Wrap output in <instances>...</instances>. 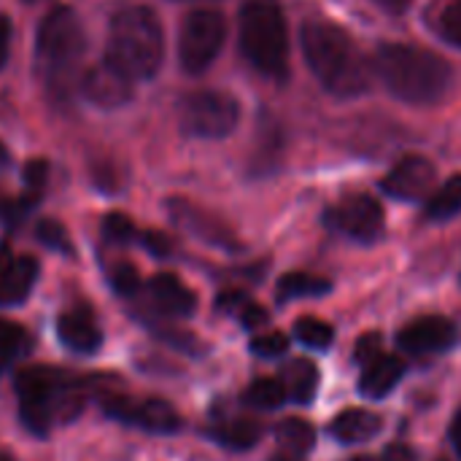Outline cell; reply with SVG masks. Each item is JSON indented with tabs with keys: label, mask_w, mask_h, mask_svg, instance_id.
<instances>
[{
	"label": "cell",
	"mask_w": 461,
	"mask_h": 461,
	"mask_svg": "<svg viewBox=\"0 0 461 461\" xmlns=\"http://www.w3.org/2000/svg\"><path fill=\"white\" fill-rule=\"evenodd\" d=\"M303 456H294V454H278V456H273V461H300Z\"/></svg>",
	"instance_id": "obj_41"
},
{
	"label": "cell",
	"mask_w": 461,
	"mask_h": 461,
	"mask_svg": "<svg viewBox=\"0 0 461 461\" xmlns=\"http://www.w3.org/2000/svg\"><path fill=\"white\" fill-rule=\"evenodd\" d=\"M461 213V173H454L435 194H429L424 205V216L429 221H448Z\"/></svg>",
	"instance_id": "obj_22"
},
{
	"label": "cell",
	"mask_w": 461,
	"mask_h": 461,
	"mask_svg": "<svg viewBox=\"0 0 461 461\" xmlns=\"http://www.w3.org/2000/svg\"><path fill=\"white\" fill-rule=\"evenodd\" d=\"M451 443H454V448H456V454H459L461 459V408L456 411L454 421H451Z\"/></svg>",
	"instance_id": "obj_40"
},
{
	"label": "cell",
	"mask_w": 461,
	"mask_h": 461,
	"mask_svg": "<svg viewBox=\"0 0 461 461\" xmlns=\"http://www.w3.org/2000/svg\"><path fill=\"white\" fill-rule=\"evenodd\" d=\"M140 243H143L151 254H157V257H167V254H170V238H165L162 232H143V235H140Z\"/></svg>",
	"instance_id": "obj_36"
},
{
	"label": "cell",
	"mask_w": 461,
	"mask_h": 461,
	"mask_svg": "<svg viewBox=\"0 0 461 461\" xmlns=\"http://www.w3.org/2000/svg\"><path fill=\"white\" fill-rule=\"evenodd\" d=\"M284 386H286V394H289L292 402L311 405L316 392H319V367H316V362H311L305 357L292 359L284 367Z\"/></svg>",
	"instance_id": "obj_20"
},
{
	"label": "cell",
	"mask_w": 461,
	"mask_h": 461,
	"mask_svg": "<svg viewBox=\"0 0 461 461\" xmlns=\"http://www.w3.org/2000/svg\"><path fill=\"white\" fill-rule=\"evenodd\" d=\"M332 292V281L313 276V273H286L278 281V300H305V297H321Z\"/></svg>",
	"instance_id": "obj_23"
},
{
	"label": "cell",
	"mask_w": 461,
	"mask_h": 461,
	"mask_svg": "<svg viewBox=\"0 0 461 461\" xmlns=\"http://www.w3.org/2000/svg\"><path fill=\"white\" fill-rule=\"evenodd\" d=\"M57 338L76 354H95L103 346V332L89 308H70L59 313Z\"/></svg>",
	"instance_id": "obj_15"
},
{
	"label": "cell",
	"mask_w": 461,
	"mask_h": 461,
	"mask_svg": "<svg viewBox=\"0 0 461 461\" xmlns=\"http://www.w3.org/2000/svg\"><path fill=\"white\" fill-rule=\"evenodd\" d=\"M111 286L116 289V294L122 297H132L138 289H140V276L132 265L122 262L111 270Z\"/></svg>",
	"instance_id": "obj_32"
},
{
	"label": "cell",
	"mask_w": 461,
	"mask_h": 461,
	"mask_svg": "<svg viewBox=\"0 0 461 461\" xmlns=\"http://www.w3.org/2000/svg\"><path fill=\"white\" fill-rule=\"evenodd\" d=\"M19 416L32 435H49L54 424L73 421L84 408V384L78 375L32 365L16 373Z\"/></svg>",
	"instance_id": "obj_3"
},
{
	"label": "cell",
	"mask_w": 461,
	"mask_h": 461,
	"mask_svg": "<svg viewBox=\"0 0 461 461\" xmlns=\"http://www.w3.org/2000/svg\"><path fill=\"white\" fill-rule=\"evenodd\" d=\"M327 221L338 232L359 243H373L384 235L386 216H384V205L373 194L357 192V194H346L343 200H338L327 211Z\"/></svg>",
	"instance_id": "obj_10"
},
{
	"label": "cell",
	"mask_w": 461,
	"mask_h": 461,
	"mask_svg": "<svg viewBox=\"0 0 461 461\" xmlns=\"http://www.w3.org/2000/svg\"><path fill=\"white\" fill-rule=\"evenodd\" d=\"M8 49H11V22L5 14H0V68L8 59Z\"/></svg>",
	"instance_id": "obj_38"
},
{
	"label": "cell",
	"mask_w": 461,
	"mask_h": 461,
	"mask_svg": "<svg viewBox=\"0 0 461 461\" xmlns=\"http://www.w3.org/2000/svg\"><path fill=\"white\" fill-rule=\"evenodd\" d=\"M149 297H151V305L165 313V316H178V319H186L194 313L197 308V297L194 292L173 273H159L149 281Z\"/></svg>",
	"instance_id": "obj_16"
},
{
	"label": "cell",
	"mask_w": 461,
	"mask_h": 461,
	"mask_svg": "<svg viewBox=\"0 0 461 461\" xmlns=\"http://www.w3.org/2000/svg\"><path fill=\"white\" fill-rule=\"evenodd\" d=\"M303 51L319 84L335 97H359L370 89L373 68L346 27L330 19L305 22Z\"/></svg>",
	"instance_id": "obj_1"
},
{
	"label": "cell",
	"mask_w": 461,
	"mask_h": 461,
	"mask_svg": "<svg viewBox=\"0 0 461 461\" xmlns=\"http://www.w3.org/2000/svg\"><path fill=\"white\" fill-rule=\"evenodd\" d=\"M238 319H240V324L246 327V330H257V327H265L267 324V319H270V313L262 308V305H257L254 300H246L240 308H238V313H235Z\"/></svg>",
	"instance_id": "obj_34"
},
{
	"label": "cell",
	"mask_w": 461,
	"mask_h": 461,
	"mask_svg": "<svg viewBox=\"0 0 461 461\" xmlns=\"http://www.w3.org/2000/svg\"><path fill=\"white\" fill-rule=\"evenodd\" d=\"M384 338H381V332H365L359 340H357V346H354V362L359 365V367H365V365H370L373 359H378L384 351Z\"/></svg>",
	"instance_id": "obj_33"
},
{
	"label": "cell",
	"mask_w": 461,
	"mask_h": 461,
	"mask_svg": "<svg viewBox=\"0 0 461 461\" xmlns=\"http://www.w3.org/2000/svg\"><path fill=\"white\" fill-rule=\"evenodd\" d=\"M108 59L132 78H151L165 57V32L159 16L146 5H127L111 19Z\"/></svg>",
	"instance_id": "obj_4"
},
{
	"label": "cell",
	"mask_w": 461,
	"mask_h": 461,
	"mask_svg": "<svg viewBox=\"0 0 461 461\" xmlns=\"http://www.w3.org/2000/svg\"><path fill=\"white\" fill-rule=\"evenodd\" d=\"M456 343V327L446 316H421L405 324L397 335V346L405 354L424 357V354H438L446 351Z\"/></svg>",
	"instance_id": "obj_12"
},
{
	"label": "cell",
	"mask_w": 461,
	"mask_h": 461,
	"mask_svg": "<svg viewBox=\"0 0 461 461\" xmlns=\"http://www.w3.org/2000/svg\"><path fill=\"white\" fill-rule=\"evenodd\" d=\"M373 68L384 86L411 105L440 103L454 81V70L440 54L413 43H381Z\"/></svg>",
	"instance_id": "obj_2"
},
{
	"label": "cell",
	"mask_w": 461,
	"mask_h": 461,
	"mask_svg": "<svg viewBox=\"0 0 461 461\" xmlns=\"http://www.w3.org/2000/svg\"><path fill=\"white\" fill-rule=\"evenodd\" d=\"M30 351V335L24 327L0 319V373L8 370L19 357H24Z\"/></svg>",
	"instance_id": "obj_26"
},
{
	"label": "cell",
	"mask_w": 461,
	"mask_h": 461,
	"mask_svg": "<svg viewBox=\"0 0 461 461\" xmlns=\"http://www.w3.org/2000/svg\"><path fill=\"white\" fill-rule=\"evenodd\" d=\"M167 208L173 211V219L181 227H186L189 232H194L197 238H203L213 246H221V249H238L235 235L211 213H203L200 208H194L192 203H184V200H173V203H167Z\"/></svg>",
	"instance_id": "obj_17"
},
{
	"label": "cell",
	"mask_w": 461,
	"mask_h": 461,
	"mask_svg": "<svg viewBox=\"0 0 461 461\" xmlns=\"http://www.w3.org/2000/svg\"><path fill=\"white\" fill-rule=\"evenodd\" d=\"M294 338L308 348L327 351L335 343V330H332V324H327L316 316H303L294 321Z\"/></svg>",
	"instance_id": "obj_28"
},
{
	"label": "cell",
	"mask_w": 461,
	"mask_h": 461,
	"mask_svg": "<svg viewBox=\"0 0 461 461\" xmlns=\"http://www.w3.org/2000/svg\"><path fill=\"white\" fill-rule=\"evenodd\" d=\"M381 461H416V454H413V448H408L402 443H394L381 454Z\"/></svg>",
	"instance_id": "obj_37"
},
{
	"label": "cell",
	"mask_w": 461,
	"mask_h": 461,
	"mask_svg": "<svg viewBox=\"0 0 461 461\" xmlns=\"http://www.w3.org/2000/svg\"><path fill=\"white\" fill-rule=\"evenodd\" d=\"M181 124L197 138H227L240 122V105L232 95L219 89L192 92L181 100Z\"/></svg>",
	"instance_id": "obj_8"
},
{
	"label": "cell",
	"mask_w": 461,
	"mask_h": 461,
	"mask_svg": "<svg viewBox=\"0 0 461 461\" xmlns=\"http://www.w3.org/2000/svg\"><path fill=\"white\" fill-rule=\"evenodd\" d=\"M227 38V19L213 8H197L186 14L178 35V59L181 68L192 76L205 73L219 57Z\"/></svg>",
	"instance_id": "obj_7"
},
{
	"label": "cell",
	"mask_w": 461,
	"mask_h": 461,
	"mask_svg": "<svg viewBox=\"0 0 461 461\" xmlns=\"http://www.w3.org/2000/svg\"><path fill=\"white\" fill-rule=\"evenodd\" d=\"M276 435H278V443L286 448V454H294V456H305L316 446V429L311 427V421L297 419V416L284 419L278 424Z\"/></svg>",
	"instance_id": "obj_25"
},
{
	"label": "cell",
	"mask_w": 461,
	"mask_h": 461,
	"mask_svg": "<svg viewBox=\"0 0 461 461\" xmlns=\"http://www.w3.org/2000/svg\"><path fill=\"white\" fill-rule=\"evenodd\" d=\"M35 235L43 246H49L51 251H62V254H73V243L68 238V230L59 221L51 219H41L35 227Z\"/></svg>",
	"instance_id": "obj_29"
},
{
	"label": "cell",
	"mask_w": 461,
	"mask_h": 461,
	"mask_svg": "<svg viewBox=\"0 0 461 461\" xmlns=\"http://www.w3.org/2000/svg\"><path fill=\"white\" fill-rule=\"evenodd\" d=\"M213 440L227 446V448H235V451H246V448H254L262 429L257 421L251 419H230V421H221L213 432Z\"/></svg>",
	"instance_id": "obj_24"
},
{
	"label": "cell",
	"mask_w": 461,
	"mask_h": 461,
	"mask_svg": "<svg viewBox=\"0 0 461 461\" xmlns=\"http://www.w3.org/2000/svg\"><path fill=\"white\" fill-rule=\"evenodd\" d=\"M424 19L438 38L461 49V0H432Z\"/></svg>",
	"instance_id": "obj_21"
},
{
	"label": "cell",
	"mask_w": 461,
	"mask_h": 461,
	"mask_svg": "<svg viewBox=\"0 0 461 461\" xmlns=\"http://www.w3.org/2000/svg\"><path fill=\"white\" fill-rule=\"evenodd\" d=\"M35 54L43 76L51 84H65L68 73L84 54V27L73 8L57 5L43 16L35 38Z\"/></svg>",
	"instance_id": "obj_6"
},
{
	"label": "cell",
	"mask_w": 461,
	"mask_h": 461,
	"mask_svg": "<svg viewBox=\"0 0 461 461\" xmlns=\"http://www.w3.org/2000/svg\"><path fill=\"white\" fill-rule=\"evenodd\" d=\"M46 170H49V165H46L43 159L27 162V167H24V184H27V189H30L32 197L41 194V189H43V184H46Z\"/></svg>",
	"instance_id": "obj_35"
},
{
	"label": "cell",
	"mask_w": 461,
	"mask_h": 461,
	"mask_svg": "<svg viewBox=\"0 0 461 461\" xmlns=\"http://www.w3.org/2000/svg\"><path fill=\"white\" fill-rule=\"evenodd\" d=\"M435 184V165L421 154L402 157L381 181V189L400 200H421Z\"/></svg>",
	"instance_id": "obj_13"
},
{
	"label": "cell",
	"mask_w": 461,
	"mask_h": 461,
	"mask_svg": "<svg viewBox=\"0 0 461 461\" xmlns=\"http://www.w3.org/2000/svg\"><path fill=\"white\" fill-rule=\"evenodd\" d=\"M38 278V262L24 254L0 249V305H19L27 300Z\"/></svg>",
	"instance_id": "obj_14"
},
{
	"label": "cell",
	"mask_w": 461,
	"mask_h": 461,
	"mask_svg": "<svg viewBox=\"0 0 461 461\" xmlns=\"http://www.w3.org/2000/svg\"><path fill=\"white\" fill-rule=\"evenodd\" d=\"M27 3H35V0H27Z\"/></svg>",
	"instance_id": "obj_45"
},
{
	"label": "cell",
	"mask_w": 461,
	"mask_h": 461,
	"mask_svg": "<svg viewBox=\"0 0 461 461\" xmlns=\"http://www.w3.org/2000/svg\"><path fill=\"white\" fill-rule=\"evenodd\" d=\"M0 461H14V459H11V456H8L5 451H0Z\"/></svg>",
	"instance_id": "obj_44"
},
{
	"label": "cell",
	"mask_w": 461,
	"mask_h": 461,
	"mask_svg": "<svg viewBox=\"0 0 461 461\" xmlns=\"http://www.w3.org/2000/svg\"><path fill=\"white\" fill-rule=\"evenodd\" d=\"M408 365L402 357H392V354H381L378 359H373L370 365L362 367V378H359V389L365 397L370 400H384L389 392L397 389V384L402 381Z\"/></svg>",
	"instance_id": "obj_18"
},
{
	"label": "cell",
	"mask_w": 461,
	"mask_h": 461,
	"mask_svg": "<svg viewBox=\"0 0 461 461\" xmlns=\"http://www.w3.org/2000/svg\"><path fill=\"white\" fill-rule=\"evenodd\" d=\"M8 162V151H5V146L0 143V165H5Z\"/></svg>",
	"instance_id": "obj_42"
},
{
	"label": "cell",
	"mask_w": 461,
	"mask_h": 461,
	"mask_svg": "<svg viewBox=\"0 0 461 461\" xmlns=\"http://www.w3.org/2000/svg\"><path fill=\"white\" fill-rule=\"evenodd\" d=\"M103 235H105L111 243H130V240L138 238L132 219L124 216V213H108L105 221H103Z\"/></svg>",
	"instance_id": "obj_30"
},
{
	"label": "cell",
	"mask_w": 461,
	"mask_h": 461,
	"mask_svg": "<svg viewBox=\"0 0 461 461\" xmlns=\"http://www.w3.org/2000/svg\"><path fill=\"white\" fill-rule=\"evenodd\" d=\"M384 429V419L373 411L365 408H351L343 411L332 419L330 424V435L343 443V446H354V443H365L370 438H375Z\"/></svg>",
	"instance_id": "obj_19"
},
{
	"label": "cell",
	"mask_w": 461,
	"mask_h": 461,
	"mask_svg": "<svg viewBox=\"0 0 461 461\" xmlns=\"http://www.w3.org/2000/svg\"><path fill=\"white\" fill-rule=\"evenodd\" d=\"M251 351L257 357H265V359H276V357H284L289 351V338L284 332H265V335H257L251 340Z\"/></svg>",
	"instance_id": "obj_31"
},
{
	"label": "cell",
	"mask_w": 461,
	"mask_h": 461,
	"mask_svg": "<svg viewBox=\"0 0 461 461\" xmlns=\"http://www.w3.org/2000/svg\"><path fill=\"white\" fill-rule=\"evenodd\" d=\"M354 461H381V456H378V459H375V456H357Z\"/></svg>",
	"instance_id": "obj_43"
},
{
	"label": "cell",
	"mask_w": 461,
	"mask_h": 461,
	"mask_svg": "<svg viewBox=\"0 0 461 461\" xmlns=\"http://www.w3.org/2000/svg\"><path fill=\"white\" fill-rule=\"evenodd\" d=\"M132 76H127L113 59H100L81 78V92L100 108H119L132 97Z\"/></svg>",
	"instance_id": "obj_11"
},
{
	"label": "cell",
	"mask_w": 461,
	"mask_h": 461,
	"mask_svg": "<svg viewBox=\"0 0 461 461\" xmlns=\"http://www.w3.org/2000/svg\"><path fill=\"white\" fill-rule=\"evenodd\" d=\"M375 5H381L384 11H389V14H402L413 0H373Z\"/></svg>",
	"instance_id": "obj_39"
},
{
	"label": "cell",
	"mask_w": 461,
	"mask_h": 461,
	"mask_svg": "<svg viewBox=\"0 0 461 461\" xmlns=\"http://www.w3.org/2000/svg\"><path fill=\"white\" fill-rule=\"evenodd\" d=\"M251 408H259V411H276L281 408L289 394H286V386L276 378H257L249 389H246V397H243Z\"/></svg>",
	"instance_id": "obj_27"
},
{
	"label": "cell",
	"mask_w": 461,
	"mask_h": 461,
	"mask_svg": "<svg viewBox=\"0 0 461 461\" xmlns=\"http://www.w3.org/2000/svg\"><path fill=\"white\" fill-rule=\"evenodd\" d=\"M240 51L267 78L289 76V30L278 0H246L240 8Z\"/></svg>",
	"instance_id": "obj_5"
},
{
	"label": "cell",
	"mask_w": 461,
	"mask_h": 461,
	"mask_svg": "<svg viewBox=\"0 0 461 461\" xmlns=\"http://www.w3.org/2000/svg\"><path fill=\"white\" fill-rule=\"evenodd\" d=\"M100 405H103V411H105L111 419H119V421H124V424L140 427V429H146V432L170 435V432H178V429H181V416H178V411H176L170 402L157 400V397L132 400V397H124V394H103V397H100Z\"/></svg>",
	"instance_id": "obj_9"
}]
</instances>
